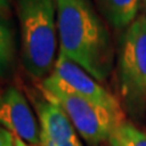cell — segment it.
<instances>
[{"instance_id": "1", "label": "cell", "mask_w": 146, "mask_h": 146, "mask_svg": "<svg viewBox=\"0 0 146 146\" xmlns=\"http://www.w3.org/2000/svg\"><path fill=\"white\" fill-rule=\"evenodd\" d=\"M60 54L100 83L111 76L115 48L107 26L90 0H56Z\"/></svg>"}, {"instance_id": "2", "label": "cell", "mask_w": 146, "mask_h": 146, "mask_svg": "<svg viewBox=\"0 0 146 146\" xmlns=\"http://www.w3.org/2000/svg\"><path fill=\"white\" fill-rule=\"evenodd\" d=\"M21 58L29 76L44 80L56 63V0H17Z\"/></svg>"}, {"instance_id": "3", "label": "cell", "mask_w": 146, "mask_h": 146, "mask_svg": "<svg viewBox=\"0 0 146 146\" xmlns=\"http://www.w3.org/2000/svg\"><path fill=\"white\" fill-rule=\"evenodd\" d=\"M117 80L122 102L131 117L146 112V16L141 13L123 32L117 46Z\"/></svg>"}, {"instance_id": "4", "label": "cell", "mask_w": 146, "mask_h": 146, "mask_svg": "<svg viewBox=\"0 0 146 146\" xmlns=\"http://www.w3.org/2000/svg\"><path fill=\"white\" fill-rule=\"evenodd\" d=\"M44 99L57 105L67 115L76 131L89 145L108 141L116 128L125 122L124 113H117L76 95L40 89Z\"/></svg>"}, {"instance_id": "5", "label": "cell", "mask_w": 146, "mask_h": 146, "mask_svg": "<svg viewBox=\"0 0 146 146\" xmlns=\"http://www.w3.org/2000/svg\"><path fill=\"white\" fill-rule=\"evenodd\" d=\"M40 89L76 95L113 112L124 113L119 100L115 95L104 88V85L88 72L60 52L51 74L40 82Z\"/></svg>"}, {"instance_id": "6", "label": "cell", "mask_w": 146, "mask_h": 146, "mask_svg": "<svg viewBox=\"0 0 146 146\" xmlns=\"http://www.w3.org/2000/svg\"><path fill=\"white\" fill-rule=\"evenodd\" d=\"M0 127L29 146H40L38 121L23 94L13 86L0 93Z\"/></svg>"}, {"instance_id": "7", "label": "cell", "mask_w": 146, "mask_h": 146, "mask_svg": "<svg viewBox=\"0 0 146 146\" xmlns=\"http://www.w3.org/2000/svg\"><path fill=\"white\" fill-rule=\"evenodd\" d=\"M35 111L40 127V146H52L78 139L72 122L57 105L46 99L36 100Z\"/></svg>"}, {"instance_id": "8", "label": "cell", "mask_w": 146, "mask_h": 146, "mask_svg": "<svg viewBox=\"0 0 146 146\" xmlns=\"http://www.w3.org/2000/svg\"><path fill=\"white\" fill-rule=\"evenodd\" d=\"M143 0H96L99 10L116 29H127L138 17Z\"/></svg>"}, {"instance_id": "9", "label": "cell", "mask_w": 146, "mask_h": 146, "mask_svg": "<svg viewBox=\"0 0 146 146\" xmlns=\"http://www.w3.org/2000/svg\"><path fill=\"white\" fill-rule=\"evenodd\" d=\"M110 146H146V133L129 122L119 124L108 138Z\"/></svg>"}, {"instance_id": "10", "label": "cell", "mask_w": 146, "mask_h": 146, "mask_svg": "<svg viewBox=\"0 0 146 146\" xmlns=\"http://www.w3.org/2000/svg\"><path fill=\"white\" fill-rule=\"evenodd\" d=\"M15 54V44L11 29L0 23V77L5 76L10 70Z\"/></svg>"}, {"instance_id": "11", "label": "cell", "mask_w": 146, "mask_h": 146, "mask_svg": "<svg viewBox=\"0 0 146 146\" xmlns=\"http://www.w3.org/2000/svg\"><path fill=\"white\" fill-rule=\"evenodd\" d=\"M0 146H15V136L0 127Z\"/></svg>"}, {"instance_id": "12", "label": "cell", "mask_w": 146, "mask_h": 146, "mask_svg": "<svg viewBox=\"0 0 146 146\" xmlns=\"http://www.w3.org/2000/svg\"><path fill=\"white\" fill-rule=\"evenodd\" d=\"M10 9V0H0V13L5 15Z\"/></svg>"}, {"instance_id": "13", "label": "cell", "mask_w": 146, "mask_h": 146, "mask_svg": "<svg viewBox=\"0 0 146 146\" xmlns=\"http://www.w3.org/2000/svg\"><path fill=\"white\" fill-rule=\"evenodd\" d=\"M15 136V135H13ZM15 146H28V144H26L23 140H21L18 136H15Z\"/></svg>"}, {"instance_id": "14", "label": "cell", "mask_w": 146, "mask_h": 146, "mask_svg": "<svg viewBox=\"0 0 146 146\" xmlns=\"http://www.w3.org/2000/svg\"><path fill=\"white\" fill-rule=\"evenodd\" d=\"M143 6H144V13L146 16V0H143Z\"/></svg>"}, {"instance_id": "15", "label": "cell", "mask_w": 146, "mask_h": 146, "mask_svg": "<svg viewBox=\"0 0 146 146\" xmlns=\"http://www.w3.org/2000/svg\"><path fill=\"white\" fill-rule=\"evenodd\" d=\"M3 17H4V15H3V13H0V20H1Z\"/></svg>"}, {"instance_id": "16", "label": "cell", "mask_w": 146, "mask_h": 146, "mask_svg": "<svg viewBox=\"0 0 146 146\" xmlns=\"http://www.w3.org/2000/svg\"><path fill=\"white\" fill-rule=\"evenodd\" d=\"M28 146H29V145H28Z\"/></svg>"}]
</instances>
